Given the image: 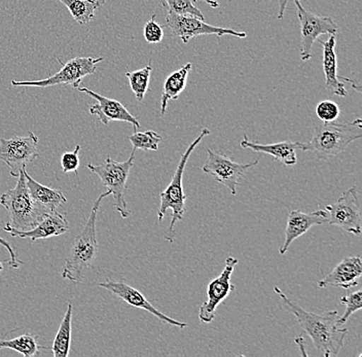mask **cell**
I'll list each match as a JSON object with an SVG mask.
<instances>
[{"label": "cell", "instance_id": "f546056e", "mask_svg": "<svg viewBox=\"0 0 362 357\" xmlns=\"http://www.w3.org/2000/svg\"><path fill=\"white\" fill-rule=\"evenodd\" d=\"M316 115L323 123L336 121L339 117V105L332 100L321 101L317 105Z\"/></svg>", "mask_w": 362, "mask_h": 357}, {"label": "cell", "instance_id": "ac0fdd59", "mask_svg": "<svg viewBox=\"0 0 362 357\" xmlns=\"http://www.w3.org/2000/svg\"><path fill=\"white\" fill-rule=\"evenodd\" d=\"M361 275V257H346L334 267L329 275L323 278L322 280H319L318 286L320 288L334 286V288L350 289L359 286Z\"/></svg>", "mask_w": 362, "mask_h": 357}, {"label": "cell", "instance_id": "83f0119b", "mask_svg": "<svg viewBox=\"0 0 362 357\" xmlns=\"http://www.w3.org/2000/svg\"><path fill=\"white\" fill-rule=\"evenodd\" d=\"M192 0H163V6L170 13L180 16H194L205 20L204 15Z\"/></svg>", "mask_w": 362, "mask_h": 357}, {"label": "cell", "instance_id": "1f68e13d", "mask_svg": "<svg viewBox=\"0 0 362 357\" xmlns=\"http://www.w3.org/2000/svg\"><path fill=\"white\" fill-rule=\"evenodd\" d=\"M81 150V146L78 144L71 153H65L61 157V168L64 173L76 172L78 174L79 166L78 153Z\"/></svg>", "mask_w": 362, "mask_h": 357}, {"label": "cell", "instance_id": "d590c367", "mask_svg": "<svg viewBox=\"0 0 362 357\" xmlns=\"http://www.w3.org/2000/svg\"><path fill=\"white\" fill-rule=\"evenodd\" d=\"M192 1L196 2L198 0H192ZM199 1L206 2V4H209L214 8H217L219 6L218 0H199Z\"/></svg>", "mask_w": 362, "mask_h": 357}, {"label": "cell", "instance_id": "4fadbf2b", "mask_svg": "<svg viewBox=\"0 0 362 357\" xmlns=\"http://www.w3.org/2000/svg\"><path fill=\"white\" fill-rule=\"evenodd\" d=\"M239 261L236 257H228L223 272L210 282L208 286L207 300L203 303L199 310V320L201 322L208 324L214 322L217 307L236 289L232 283V275Z\"/></svg>", "mask_w": 362, "mask_h": 357}, {"label": "cell", "instance_id": "d6a6232c", "mask_svg": "<svg viewBox=\"0 0 362 357\" xmlns=\"http://www.w3.org/2000/svg\"><path fill=\"white\" fill-rule=\"evenodd\" d=\"M0 245L4 246V247L8 250V254H10L11 259L10 261H8V265H10L11 269H18L21 264L22 265L24 264L22 261H19V259H18L15 250L11 247V244L8 243V241L4 240V239H2L1 237H0Z\"/></svg>", "mask_w": 362, "mask_h": 357}, {"label": "cell", "instance_id": "8992f818", "mask_svg": "<svg viewBox=\"0 0 362 357\" xmlns=\"http://www.w3.org/2000/svg\"><path fill=\"white\" fill-rule=\"evenodd\" d=\"M135 151L133 150L130 158L124 162H117L112 158L107 157V159L101 164L87 165V168L90 172L98 175L102 185L107 187L110 195H112L115 199L113 206L123 218H128L130 216V211L124 199V193L127 189V180L130 175L131 168L134 164Z\"/></svg>", "mask_w": 362, "mask_h": 357}, {"label": "cell", "instance_id": "3957f363", "mask_svg": "<svg viewBox=\"0 0 362 357\" xmlns=\"http://www.w3.org/2000/svg\"><path fill=\"white\" fill-rule=\"evenodd\" d=\"M362 139V119L353 122H328L317 126L312 139L305 144L318 160L328 161L346 151L352 142Z\"/></svg>", "mask_w": 362, "mask_h": 357}, {"label": "cell", "instance_id": "e0dca14e", "mask_svg": "<svg viewBox=\"0 0 362 357\" xmlns=\"http://www.w3.org/2000/svg\"><path fill=\"white\" fill-rule=\"evenodd\" d=\"M69 221L65 218L60 212H51L47 214L40 223H38L35 227L28 230H19L13 229L10 223L4 226V230L10 233L13 237H20V238L30 239L33 242L42 239L51 238V237L60 236L69 230Z\"/></svg>", "mask_w": 362, "mask_h": 357}, {"label": "cell", "instance_id": "52a82bcc", "mask_svg": "<svg viewBox=\"0 0 362 357\" xmlns=\"http://www.w3.org/2000/svg\"><path fill=\"white\" fill-rule=\"evenodd\" d=\"M103 61V58L78 57L68 61L63 65L60 71L54 76L40 81H11L13 87L47 88L54 86L69 85L78 89L79 83L85 76L94 74L97 64Z\"/></svg>", "mask_w": 362, "mask_h": 357}, {"label": "cell", "instance_id": "4316f807", "mask_svg": "<svg viewBox=\"0 0 362 357\" xmlns=\"http://www.w3.org/2000/svg\"><path fill=\"white\" fill-rule=\"evenodd\" d=\"M133 150H141L144 151L158 150V144L162 141V136L155 131H146V132H135L129 136Z\"/></svg>", "mask_w": 362, "mask_h": 357}, {"label": "cell", "instance_id": "9a60e30c", "mask_svg": "<svg viewBox=\"0 0 362 357\" xmlns=\"http://www.w3.org/2000/svg\"><path fill=\"white\" fill-rule=\"evenodd\" d=\"M78 90L96 100L97 103L90 106V114L96 115L103 125L108 126L112 121H119L132 124L135 132L138 128H140L137 117L131 115L119 101L102 96L98 93L90 91L87 88L78 87Z\"/></svg>", "mask_w": 362, "mask_h": 357}, {"label": "cell", "instance_id": "e575fe53", "mask_svg": "<svg viewBox=\"0 0 362 357\" xmlns=\"http://www.w3.org/2000/svg\"><path fill=\"white\" fill-rule=\"evenodd\" d=\"M294 342H296V345H298L300 347V351H302L303 356H307V352L305 350V340L302 338V336H296L294 339Z\"/></svg>", "mask_w": 362, "mask_h": 357}, {"label": "cell", "instance_id": "5b68a950", "mask_svg": "<svg viewBox=\"0 0 362 357\" xmlns=\"http://www.w3.org/2000/svg\"><path fill=\"white\" fill-rule=\"evenodd\" d=\"M24 169L18 176L16 187L0 197V204L6 208L10 218L8 223L11 228L19 230L33 229L49 214L47 210L36 204L31 198Z\"/></svg>", "mask_w": 362, "mask_h": 357}, {"label": "cell", "instance_id": "9c48e42d", "mask_svg": "<svg viewBox=\"0 0 362 357\" xmlns=\"http://www.w3.org/2000/svg\"><path fill=\"white\" fill-rule=\"evenodd\" d=\"M327 223L345 232L359 236L361 234V211L356 187L343 192L336 202L327 205Z\"/></svg>", "mask_w": 362, "mask_h": 357}, {"label": "cell", "instance_id": "30bf717a", "mask_svg": "<svg viewBox=\"0 0 362 357\" xmlns=\"http://www.w3.org/2000/svg\"><path fill=\"white\" fill-rule=\"evenodd\" d=\"M298 21L300 24L302 42H300V58L303 62H307L313 57L312 47L314 42L322 35H336L338 25L330 17L317 16L316 13L305 10L302 0H294Z\"/></svg>", "mask_w": 362, "mask_h": 357}, {"label": "cell", "instance_id": "8fae6325", "mask_svg": "<svg viewBox=\"0 0 362 357\" xmlns=\"http://www.w3.org/2000/svg\"><path fill=\"white\" fill-rule=\"evenodd\" d=\"M207 160L203 165L204 173L211 176L215 182L228 187L232 195H236L238 185L241 182L246 171L259 164V160L241 164L230 160L223 153L214 151L211 148L207 150Z\"/></svg>", "mask_w": 362, "mask_h": 357}, {"label": "cell", "instance_id": "2e32d148", "mask_svg": "<svg viewBox=\"0 0 362 357\" xmlns=\"http://www.w3.org/2000/svg\"><path fill=\"white\" fill-rule=\"evenodd\" d=\"M327 211L323 209L309 212V213H305V212L300 211V210L291 211L288 218H287L284 243L279 248V254L281 255L286 254L294 240L300 238L314 226L323 225V223H327Z\"/></svg>", "mask_w": 362, "mask_h": 357}, {"label": "cell", "instance_id": "7a4b0ae2", "mask_svg": "<svg viewBox=\"0 0 362 357\" xmlns=\"http://www.w3.org/2000/svg\"><path fill=\"white\" fill-rule=\"evenodd\" d=\"M110 195V192L107 189L95 201L85 227L78 235H76L74 245L67 255L62 270V276L74 283L83 282L88 271L93 268L96 262L99 250L96 234L97 216L102 201Z\"/></svg>", "mask_w": 362, "mask_h": 357}, {"label": "cell", "instance_id": "484cf974", "mask_svg": "<svg viewBox=\"0 0 362 357\" xmlns=\"http://www.w3.org/2000/svg\"><path fill=\"white\" fill-rule=\"evenodd\" d=\"M153 71L151 64L147 65L144 69L136 70L133 72H127L126 76L130 83L131 90L134 93L136 99L142 103L144 96L148 91L149 80Z\"/></svg>", "mask_w": 362, "mask_h": 357}, {"label": "cell", "instance_id": "7402d4cb", "mask_svg": "<svg viewBox=\"0 0 362 357\" xmlns=\"http://www.w3.org/2000/svg\"><path fill=\"white\" fill-rule=\"evenodd\" d=\"M192 67V63L172 72L167 76L163 86L162 99H160V115L164 117L170 100H177L181 93L187 87V76Z\"/></svg>", "mask_w": 362, "mask_h": 357}, {"label": "cell", "instance_id": "d4e9b609", "mask_svg": "<svg viewBox=\"0 0 362 357\" xmlns=\"http://www.w3.org/2000/svg\"><path fill=\"white\" fill-rule=\"evenodd\" d=\"M72 311H74V306L71 303H68L67 310L65 312L64 317L61 322L58 333H57L53 346H52L54 357L69 356L70 342H71Z\"/></svg>", "mask_w": 362, "mask_h": 357}, {"label": "cell", "instance_id": "603a6c76", "mask_svg": "<svg viewBox=\"0 0 362 357\" xmlns=\"http://www.w3.org/2000/svg\"><path fill=\"white\" fill-rule=\"evenodd\" d=\"M79 25H85L95 19V12L105 4V0H60Z\"/></svg>", "mask_w": 362, "mask_h": 357}, {"label": "cell", "instance_id": "f1b7e54d", "mask_svg": "<svg viewBox=\"0 0 362 357\" xmlns=\"http://www.w3.org/2000/svg\"><path fill=\"white\" fill-rule=\"evenodd\" d=\"M341 304L345 306L346 310L343 316L338 318V324L343 325L349 320L350 316L355 312L361 310L362 308V291H357L354 293H350L349 295L341 299Z\"/></svg>", "mask_w": 362, "mask_h": 357}, {"label": "cell", "instance_id": "8d00e7d4", "mask_svg": "<svg viewBox=\"0 0 362 357\" xmlns=\"http://www.w3.org/2000/svg\"><path fill=\"white\" fill-rule=\"evenodd\" d=\"M2 270H4V265H2L1 262H0V277H1Z\"/></svg>", "mask_w": 362, "mask_h": 357}, {"label": "cell", "instance_id": "7c38bea8", "mask_svg": "<svg viewBox=\"0 0 362 357\" xmlns=\"http://www.w3.org/2000/svg\"><path fill=\"white\" fill-rule=\"evenodd\" d=\"M166 25L171 30L172 35L177 36L183 44H187L192 38L201 35L217 36L232 35L239 38L247 37V33H240L230 28L212 26L206 23L200 18L194 16H180L167 11Z\"/></svg>", "mask_w": 362, "mask_h": 357}, {"label": "cell", "instance_id": "d6986e66", "mask_svg": "<svg viewBox=\"0 0 362 357\" xmlns=\"http://www.w3.org/2000/svg\"><path fill=\"white\" fill-rule=\"evenodd\" d=\"M241 146L245 150L255 153H267L274 158L275 161L282 163L285 166H294L298 163L296 151H305V144L300 141H282L277 144H260L259 142L250 141L247 135L241 141Z\"/></svg>", "mask_w": 362, "mask_h": 357}, {"label": "cell", "instance_id": "277c9868", "mask_svg": "<svg viewBox=\"0 0 362 357\" xmlns=\"http://www.w3.org/2000/svg\"><path fill=\"white\" fill-rule=\"evenodd\" d=\"M210 133L211 132H210L209 129L204 128L199 136L189 144V148L181 156L180 161L178 163L177 168L173 174L171 182H170L167 189L163 193H160V204L158 210V221H162L164 219L169 209H171L172 211L171 223H170L169 229L165 235V239L168 242L173 243L175 241V230H174V228H175L176 223L181 221L185 213V201H187V197L183 191L182 184L185 166H187V163L189 161L192 151L202 141L204 137L208 136Z\"/></svg>", "mask_w": 362, "mask_h": 357}, {"label": "cell", "instance_id": "ba28073f", "mask_svg": "<svg viewBox=\"0 0 362 357\" xmlns=\"http://www.w3.org/2000/svg\"><path fill=\"white\" fill-rule=\"evenodd\" d=\"M37 146L38 137L33 131H29L28 136L26 137L0 139V161L8 165L11 176L18 178L27 165L40 157Z\"/></svg>", "mask_w": 362, "mask_h": 357}, {"label": "cell", "instance_id": "836d02e7", "mask_svg": "<svg viewBox=\"0 0 362 357\" xmlns=\"http://www.w3.org/2000/svg\"><path fill=\"white\" fill-rule=\"evenodd\" d=\"M287 4H288V0H279V12H278V20L284 19L285 12H286Z\"/></svg>", "mask_w": 362, "mask_h": 357}, {"label": "cell", "instance_id": "6da1fadb", "mask_svg": "<svg viewBox=\"0 0 362 357\" xmlns=\"http://www.w3.org/2000/svg\"><path fill=\"white\" fill-rule=\"evenodd\" d=\"M274 291L276 295H279L283 308L293 314L298 325L302 327L305 334L311 338L319 352L325 357L339 356L348 334V329L339 327L338 311H325L321 314L312 313L288 299L278 286L274 288Z\"/></svg>", "mask_w": 362, "mask_h": 357}, {"label": "cell", "instance_id": "44dd1931", "mask_svg": "<svg viewBox=\"0 0 362 357\" xmlns=\"http://www.w3.org/2000/svg\"><path fill=\"white\" fill-rule=\"evenodd\" d=\"M24 174L31 198L36 204L44 208L49 213L55 211L67 202V199L60 189H51L36 182L27 173L26 168L24 169Z\"/></svg>", "mask_w": 362, "mask_h": 357}, {"label": "cell", "instance_id": "5bb4252c", "mask_svg": "<svg viewBox=\"0 0 362 357\" xmlns=\"http://www.w3.org/2000/svg\"><path fill=\"white\" fill-rule=\"evenodd\" d=\"M98 286L100 288L107 289L115 297L123 300L124 302H126L130 306L149 312V313L156 316L164 324L180 327V329H185L187 327V323L178 322V320H173V318L169 317V316L165 315L164 313L158 311L138 289L129 286L124 280L117 281V280L108 279L105 282H100V283H98Z\"/></svg>", "mask_w": 362, "mask_h": 357}, {"label": "cell", "instance_id": "4dcf8cb0", "mask_svg": "<svg viewBox=\"0 0 362 357\" xmlns=\"http://www.w3.org/2000/svg\"><path fill=\"white\" fill-rule=\"evenodd\" d=\"M144 38L148 44H160L164 38L163 27L156 21V15L146 22L144 29Z\"/></svg>", "mask_w": 362, "mask_h": 357}, {"label": "cell", "instance_id": "ffe728a7", "mask_svg": "<svg viewBox=\"0 0 362 357\" xmlns=\"http://www.w3.org/2000/svg\"><path fill=\"white\" fill-rule=\"evenodd\" d=\"M323 47V72L325 76V87L332 94L339 97H346L348 95L345 85L341 81L347 78L338 76V65H337L336 54V35H330L327 42L317 40Z\"/></svg>", "mask_w": 362, "mask_h": 357}, {"label": "cell", "instance_id": "cb8c5ba5", "mask_svg": "<svg viewBox=\"0 0 362 357\" xmlns=\"http://www.w3.org/2000/svg\"><path fill=\"white\" fill-rule=\"evenodd\" d=\"M38 334H25L17 338L0 339V349H11L19 352L23 356L33 357L40 353V350L47 349L37 343Z\"/></svg>", "mask_w": 362, "mask_h": 357}]
</instances>
